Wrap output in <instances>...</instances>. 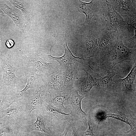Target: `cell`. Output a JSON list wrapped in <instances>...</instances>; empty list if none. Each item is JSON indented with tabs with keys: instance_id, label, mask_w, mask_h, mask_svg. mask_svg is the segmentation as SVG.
Masks as SVG:
<instances>
[{
	"instance_id": "6da1fadb",
	"label": "cell",
	"mask_w": 136,
	"mask_h": 136,
	"mask_svg": "<svg viewBox=\"0 0 136 136\" xmlns=\"http://www.w3.org/2000/svg\"><path fill=\"white\" fill-rule=\"evenodd\" d=\"M115 44L111 51L105 56L107 57V67L110 71L118 63L125 60H136L135 49L129 48L123 42L124 35L117 31Z\"/></svg>"
},
{
	"instance_id": "7a4b0ae2",
	"label": "cell",
	"mask_w": 136,
	"mask_h": 136,
	"mask_svg": "<svg viewBox=\"0 0 136 136\" xmlns=\"http://www.w3.org/2000/svg\"><path fill=\"white\" fill-rule=\"evenodd\" d=\"M28 117L25 100H17L0 112V122L16 126Z\"/></svg>"
},
{
	"instance_id": "3957f363",
	"label": "cell",
	"mask_w": 136,
	"mask_h": 136,
	"mask_svg": "<svg viewBox=\"0 0 136 136\" xmlns=\"http://www.w3.org/2000/svg\"><path fill=\"white\" fill-rule=\"evenodd\" d=\"M43 55L35 54L27 57L28 66L39 71L41 78L49 76L59 70L61 67L55 62H48L43 58Z\"/></svg>"
},
{
	"instance_id": "277c9868",
	"label": "cell",
	"mask_w": 136,
	"mask_h": 136,
	"mask_svg": "<svg viewBox=\"0 0 136 136\" xmlns=\"http://www.w3.org/2000/svg\"><path fill=\"white\" fill-rule=\"evenodd\" d=\"M79 8L80 12L84 14L86 16L85 20L82 25H88L89 31L90 24L94 16L98 17L104 12V7L106 4L105 0H92L89 3L79 1Z\"/></svg>"
},
{
	"instance_id": "5b68a950",
	"label": "cell",
	"mask_w": 136,
	"mask_h": 136,
	"mask_svg": "<svg viewBox=\"0 0 136 136\" xmlns=\"http://www.w3.org/2000/svg\"><path fill=\"white\" fill-rule=\"evenodd\" d=\"M66 35L64 41L61 44L64 47V52L63 56L59 57L52 56L51 54L52 46L50 50V54L47 55L50 59L55 60L60 64L59 65L63 70H65L66 68H70L74 70L76 67V63L78 62L81 64L86 65V60L83 57H80L74 56L72 53L67 45Z\"/></svg>"
},
{
	"instance_id": "8992f818",
	"label": "cell",
	"mask_w": 136,
	"mask_h": 136,
	"mask_svg": "<svg viewBox=\"0 0 136 136\" xmlns=\"http://www.w3.org/2000/svg\"><path fill=\"white\" fill-rule=\"evenodd\" d=\"M115 10L129 22L136 17V0H111Z\"/></svg>"
},
{
	"instance_id": "52a82bcc",
	"label": "cell",
	"mask_w": 136,
	"mask_h": 136,
	"mask_svg": "<svg viewBox=\"0 0 136 136\" xmlns=\"http://www.w3.org/2000/svg\"><path fill=\"white\" fill-rule=\"evenodd\" d=\"M74 87L62 90L45 91L46 94L44 102L50 104L63 111L66 109L64 103L70 99Z\"/></svg>"
},
{
	"instance_id": "ba28073f",
	"label": "cell",
	"mask_w": 136,
	"mask_h": 136,
	"mask_svg": "<svg viewBox=\"0 0 136 136\" xmlns=\"http://www.w3.org/2000/svg\"><path fill=\"white\" fill-rule=\"evenodd\" d=\"M46 91L43 82L38 84L35 91L25 100L26 111L29 116L33 110H41L43 104Z\"/></svg>"
},
{
	"instance_id": "9c48e42d",
	"label": "cell",
	"mask_w": 136,
	"mask_h": 136,
	"mask_svg": "<svg viewBox=\"0 0 136 136\" xmlns=\"http://www.w3.org/2000/svg\"><path fill=\"white\" fill-rule=\"evenodd\" d=\"M64 70L61 68L57 72L49 76L41 78L46 91H55L64 90L62 74Z\"/></svg>"
},
{
	"instance_id": "30bf717a",
	"label": "cell",
	"mask_w": 136,
	"mask_h": 136,
	"mask_svg": "<svg viewBox=\"0 0 136 136\" xmlns=\"http://www.w3.org/2000/svg\"><path fill=\"white\" fill-rule=\"evenodd\" d=\"M30 71L28 77V80L25 88L21 90L17 91L16 93L12 97L7 98V103L8 106L17 101L19 98L22 96L26 91L29 88H33L35 85L42 82L40 75L38 74V70L35 68L30 67Z\"/></svg>"
},
{
	"instance_id": "8fae6325",
	"label": "cell",
	"mask_w": 136,
	"mask_h": 136,
	"mask_svg": "<svg viewBox=\"0 0 136 136\" xmlns=\"http://www.w3.org/2000/svg\"><path fill=\"white\" fill-rule=\"evenodd\" d=\"M0 59L3 74V89L8 86L17 84L19 78L15 73L17 67L12 66L2 55H1Z\"/></svg>"
},
{
	"instance_id": "7c38bea8",
	"label": "cell",
	"mask_w": 136,
	"mask_h": 136,
	"mask_svg": "<svg viewBox=\"0 0 136 136\" xmlns=\"http://www.w3.org/2000/svg\"><path fill=\"white\" fill-rule=\"evenodd\" d=\"M85 97L79 95L78 90L74 87L70 98L72 106L70 113L72 117L78 118L87 122L88 120L87 115L82 110L81 107L82 101Z\"/></svg>"
},
{
	"instance_id": "4fadbf2b",
	"label": "cell",
	"mask_w": 136,
	"mask_h": 136,
	"mask_svg": "<svg viewBox=\"0 0 136 136\" xmlns=\"http://www.w3.org/2000/svg\"><path fill=\"white\" fill-rule=\"evenodd\" d=\"M40 110L42 115L50 120L56 119L69 122L72 118L70 113H65L59 109L45 102Z\"/></svg>"
},
{
	"instance_id": "5bb4252c",
	"label": "cell",
	"mask_w": 136,
	"mask_h": 136,
	"mask_svg": "<svg viewBox=\"0 0 136 136\" xmlns=\"http://www.w3.org/2000/svg\"><path fill=\"white\" fill-rule=\"evenodd\" d=\"M36 115V120L34 123L24 126L26 130L29 132L32 131H40L42 134L53 135L50 126L51 120L40 114L37 113Z\"/></svg>"
},
{
	"instance_id": "9a60e30c",
	"label": "cell",
	"mask_w": 136,
	"mask_h": 136,
	"mask_svg": "<svg viewBox=\"0 0 136 136\" xmlns=\"http://www.w3.org/2000/svg\"><path fill=\"white\" fill-rule=\"evenodd\" d=\"M117 33L114 31H109L98 39V49L101 55H107L111 50L116 42Z\"/></svg>"
},
{
	"instance_id": "2e32d148",
	"label": "cell",
	"mask_w": 136,
	"mask_h": 136,
	"mask_svg": "<svg viewBox=\"0 0 136 136\" xmlns=\"http://www.w3.org/2000/svg\"><path fill=\"white\" fill-rule=\"evenodd\" d=\"M109 18V30L117 32L119 27L122 28L125 25L126 22L115 10L111 0H105Z\"/></svg>"
},
{
	"instance_id": "e0dca14e",
	"label": "cell",
	"mask_w": 136,
	"mask_h": 136,
	"mask_svg": "<svg viewBox=\"0 0 136 136\" xmlns=\"http://www.w3.org/2000/svg\"><path fill=\"white\" fill-rule=\"evenodd\" d=\"M0 8L12 19L18 28L23 30V25L21 19L14 9L11 6H9L1 1H0Z\"/></svg>"
},
{
	"instance_id": "ac0fdd59",
	"label": "cell",
	"mask_w": 136,
	"mask_h": 136,
	"mask_svg": "<svg viewBox=\"0 0 136 136\" xmlns=\"http://www.w3.org/2000/svg\"><path fill=\"white\" fill-rule=\"evenodd\" d=\"M136 74V64L135 63L127 76L124 78L114 81V84L121 85L127 90L130 91L132 90V86L135 79Z\"/></svg>"
},
{
	"instance_id": "d6986e66",
	"label": "cell",
	"mask_w": 136,
	"mask_h": 136,
	"mask_svg": "<svg viewBox=\"0 0 136 136\" xmlns=\"http://www.w3.org/2000/svg\"><path fill=\"white\" fill-rule=\"evenodd\" d=\"M81 69L85 71L86 74V78L85 81L82 84L80 88V91L82 95L85 97L88 96L92 88L95 86H98V84L95 78H93L88 73L85 69Z\"/></svg>"
},
{
	"instance_id": "ffe728a7",
	"label": "cell",
	"mask_w": 136,
	"mask_h": 136,
	"mask_svg": "<svg viewBox=\"0 0 136 136\" xmlns=\"http://www.w3.org/2000/svg\"><path fill=\"white\" fill-rule=\"evenodd\" d=\"M85 42L86 48L85 55L86 58H90L94 56L98 49V40L92 35L87 36Z\"/></svg>"
},
{
	"instance_id": "44dd1931",
	"label": "cell",
	"mask_w": 136,
	"mask_h": 136,
	"mask_svg": "<svg viewBox=\"0 0 136 136\" xmlns=\"http://www.w3.org/2000/svg\"><path fill=\"white\" fill-rule=\"evenodd\" d=\"M117 73V72L115 70L108 71L106 75L100 77L99 78H95L98 86L102 88L106 89L114 84V81L113 80V78Z\"/></svg>"
},
{
	"instance_id": "7402d4cb",
	"label": "cell",
	"mask_w": 136,
	"mask_h": 136,
	"mask_svg": "<svg viewBox=\"0 0 136 136\" xmlns=\"http://www.w3.org/2000/svg\"><path fill=\"white\" fill-rule=\"evenodd\" d=\"M75 70L70 68H66L63 72V79L65 89L72 88L74 87V83L78 77H74Z\"/></svg>"
},
{
	"instance_id": "603a6c76",
	"label": "cell",
	"mask_w": 136,
	"mask_h": 136,
	"mask_svg": "<svg viewBox=\"0 0 136 136\" xmlns=\"http://www.w3.org/2000/svg\"><path fill=\"white\" fill-rule=\"evenodd\" d=\"M10 2L15 7L21 10L25 18L28 21L31 19V15L27 6L21 1L11 0Z\"/></svg>"
},
{
	"instance_id": "cb8c5ba5",
	"label": "cell",
	"mask_w": 136,
	"mask_h": 136,
	"mask_svg": "<svg viewBox=\"0 0 136 136\" xmlns=\"http://www.w3.org/2000/svg\"><path fill=\"white\" fill-rule=\"evenodd\" d=\"M88 128L86 131L83 132V136H95L96 127L95 124L91 120L87 121Z\"/></svg>"
},
{
	"instance_id": "d4e9b609",
	"label": "cell",
	"mask_w": 136,
	"mask_h": 136,
	"mask_svg": "<svg viewBox=\"0 0 136 136\" xmlns=\"http://www.w3.org/2000/svg\"><path fill=\"white\" fill-rule=\"evenodd\" d=\"M15 126L9 124H3L0 129V136H8L12 128Z\"/></svg>"
},
{
	"instance_id": "484cf974",
	"label": "cell",
	"mask_w": 136,
	"mask_h": 136,
	"mask_svg": "<svg viewBox=\"0 0 136 136\" xmlns=\"http://www.w3.org/2000/svg\"><path fill=\"white\" fill-rule=\"evenodd\" d=\"M15 44L14 41L12 39H8L6 43V45L8 48H11L13 47Z\"/></svg>"
},
{
	"instance_id": "4316f807",
	"label": "cell",
	"mask_w": 136,
	"mask_h": 136,
	"mask_svg": "<svg viewBox=\"0 0 136 136\" xmlns=\"http://www.w3.org/2000/svg\"><path fill=\"white\" fill-rule=\"evenodd\" d=\"M69 124L67 126L64 132L62 134L57 136H67V135L69 130L71 128V123L70 121H69Z\"/></svg>"
},
{
	"instance_id": "83f0119b",
	"label": "cell",
	"mask_w": 136,
	"mask_h": 136,
	"mask_svg": "<svg viewBox=\"0 0 136 136\" xmlns=\"http://www.w3.org/2000/svg\"><path fill=\"white\" fill-rule=\"evenodd\" d=\"M71 127L72 130L71 136H80L75 126L73 125L71 123Z\"/></svg>"
},
{
	"instance_id": "f1b7e54d",
	"label": "cell",
	"mask_w": 136,
	"mask_h": 136,
	"mask_svg": "<svg viewBox=\"0 0 136 136\" xmlns=\"http://www.w3.org/2000/svg\"><path fill=\"white\" fill-rule=\"evenodd\" d=\"M1 55H0V57ZM2 72L0 69V91L3 89V79L2 77Z\"/></svg>"
},
{
	"instance_id": "f546056e",
	"label": "cell",
	"mask_w": 136,
	"mask_h": 136,
	"mask_svg": "<svg viewBox=\"0 0 136 136\" xmlns=\"http://www.w3.org/2000/svg\"><path fill=\"white\" fill-rule=\"evenodd\" d=\"M5 98L0 99V112L4 110Z\"/></svg>"
},
{
	"instance_id": "4dcf8cb0",
	"label": "cell",
	"mask_w": 136,
	"mask_h": 136,
	"mask_svg": "<svg viewBox=\"0 0 136 136\" xmlns=\"http://www.w3.org/2000/svg\"><path fill=\"white\" fill-rule=\"evenodd\" d=\"M126 136H136V130L130 132H126Z\"/></svg>"
},
{
	"instance_id": "1f68e13d",
	"label": "cell",
	"mask_w": 136,
	"mask_h": 136,
	"mask_svg": "<svg viewBox=\"0 0 136 136\" xmlns=\"http://www.w3.org/2000/svg\"><path fill=\"white\" fill-rule=\"evenodd\" d=\"M4 16V12L0 8V18L3 19Z\"/></svg>"
},
{
	"instance_id": "d6a6232c",
	"label": "cell",
	"mask_w": 136,
	"mask_h": 136,
	"mask_svg": "<svg viewBox=\"0 0 136 136\" xmlns=\"http://www.w3.org/2000/svg\"><path fill=\"white\" fill-rule=\"evenodd\" d=\"M3 123L0 122V129L3 126Z\"/></svg>"
}]
</instances>
